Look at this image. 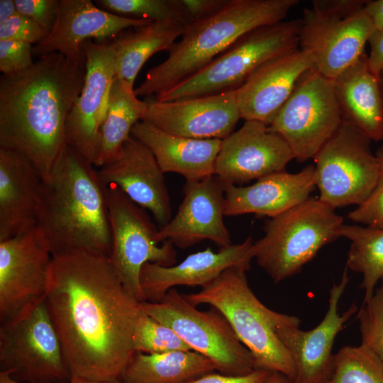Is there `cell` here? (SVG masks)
Here are the masks:
<instances>
[{"instance_id":"cell-1","label":"cell","mask_w":383,"mask_h":383,"mask_svg":"<svg viewBox=\"0 0 383 383\" xmlns=\"http://www.w3.org/2000/svg\"><path fill=\"white\" fill-rule=\"evenodd\" d=\"M45 301L70 378L120 379L135 352L141 301L109 256L84 251L53 256Z\"/></svg>"},{"instance_id":"cell-2","label":"cell","mask_w":383,"mask_h":383,"mask_svg":"<svg viewBox=\"0 0 383 383\" xmlns=\"http://www.w3.org/2000/svg\"><path fill=\"white\" fill-rule=\"evenodd\" d=\"M86 64L54 52L0 78V148L18 152L46 179L67 143L68 115L84 84Z\"/></svg>"},{"instance_id":"cell-3","label":"cell","mask_w":383,"mask_h":383,"mask_svg":"<svg viewBox=\"0 0 383 383\" xmlns=\"http://www.w3.org/2000/svg\"><path fill=\"white\" fill-rule=\"evenodd\" d=\"M35 228L52 256L79 251L110 255L106 186L98 169L68 145L43 179Z\"/></svg>"},{"instance_id":"cell-4","label":"cell","mask_w":383,"mask_h":383,"mask_svg":"<svg viewBox=\"0 0 383 383\" xmlns=\"http://www.w3.org/2000/svg\"><path fill=\"white\" fill-rule=\"evenodd\" d=\"M299 0H228L216 13L186 25L162 63L134 89L137 96L170 90L206 67L249 32L284 21Z\"/></svg>"},{"instance_id":"cell-5","label":"cell","mask_w":383,"mask_h":383,"mask_svg":"<svg viewBox=\"0 0 383 383\" xmlns=\"http://www.w3.org/2000/svg\"><path fill=\"white\" fill-rule=\"evenodd\" d=\"M248 270L230 267L200 291L184 296L194 306L208 304L226 318L251 353L256 370L282 374L292 382L294 360L277 335L286 314L270 309L257 298L248 284Z\"/></svg>"},{"instance_id":"cell-6","label":"cell","mask_w":383,"mask_h":383,"mask_svg":"<svg viewBox=\"0 0 383 383\" xmlns=\"http://www.w3.org/2000/svg\"><path fill=\"white\" fill-rule=\"evenodd\" d=\"M343 218L318 199L266 221L265 235L253 243L254 258L279 283L299 273L326 245L340 237Z\"/></svg>"},{"instance_id":"cell-7","label":"cell","mask_w":383,"mask_h":383,"mask_svg":"<svg viewBox=\"0 0 383 383\" xmlns=\"http://www.w3.org/2000/svg\"><path fill=\"white\" fill-rule=\"evenodd\" d=\"M301 26V19H293L249 32L203 70L155 99L170 101L236 90L266 62L299 48Z\"/></svg>"},{"instance_id":"cell-8","label":"cell","mask_w":383,"mask_h":383,"mask_svg":"<svg viewBox=\"0 0 383 383\" xmlns=\"http://www.w3.org/2000/svg\"><path fill=\"white\" fill-rule=\"evenodd\" d=\"M367 0H313L304 10L299 48L313 68L334 79L365 52L375 30L364 11Z\"/></svg>"},{"instance_id":"cell-9","label":"cell","mask_w":383,"mask_h":383,"mask_svg":"<svg viewBox=\"0 0 383 383\" xmlns=\"http://www.w3.org/2000/svg\"><path fill=\"white\" fill-rule=\"evenodd\" d=\"M140 306L174 331L192 350L211 360L219 372L243 375L256 370L251 353L216 309L200 311L175 289L160 301H143Z\"/></svg>"},{"instance_id":"cell-10","label":"cell","mask_w":383,"mask_h":383,"mask_svg":"<svg viewBox=\"0 0 383 383\" xmlns=\"http://www.w3.org/2000/svg\"><path fill=\"white\" fill-rule=\"evenodd\" d=\"M0 372L23 383L67 382L70 379L45 300L1 323Z\"/></svg>"},{"instance_id":"cell-11","label":"cell","mask_w":383,"mask_h":383,"mask_svg":"<svg viewBox=\"0 0 383 383\" xmlns=\"http://www.w3.org/2000/svg\"><path fill=\"white\" fill-rule=\"evenodd\" d=\"M371 140L350 123H342L314 157L318 199L333 209L359 206L374 188L379 162Z\"/></svg>"},{"instance_id":"cell-12","label":"cell","mask_w":383,"mask_h":383,"mask_svg":"<svg viewBox=\"0 0 383 383\" xmlns=\"http://www.w3.org/2000/svg\"><path fill=\"white\" fill-rule=\"evenodd\" d=\"M333 79L313 67L298 80L268 128L289 146L294 159L314 158L343 122Z\"/></svg>"},{"instance_id":"cell-13","label":"cell","mask_w":383,"mask_h":383,"mask_svg":"<svg viewBox=\"0 0 383 383\" xmlns=\"http://www.w3.org/2000/svg\"><path fill=\"white\" fill-rule=\"evenodd\" d=\"M111 248L109 257L127 289L145 301L140 274L147 262L162 266L176 264L173 243L157 240L158 230L146 210L130 199L116 185H106Z\"/></svg>"},{"instance_id":"cell-14","label":"cell","mask_w":383,"mask_h":383,"mask_svg":"<svg viewBox=\"0 0 383 383\" xmlns=\"http://www.w3.org/2000/svg\"><path fill=\"white\" fill-rule=\"evenodd\" d=\"M53 256L34 227L0 241V321L45 300Z\"/></svg>"},{"instance_id":"cell-15","label":"cell","mask_w":383,"mask_h":383,"mask_svg":"<svg viewBox=\"0 0 383 383\" xmlns=\"http://www.w3.org/2000/svg\"><path fill=\"white\" fill-rule=\"evenodd\" d=\"M86 75L82 91L66 121L65 140L95 166L101 146V127L115 78V52L111 40H87L82 45Z\"/></svg>"},{"instance_id":"cell-16","label":"cell","mask_w":383,"mask_h":383,"mask_svg":"<svg viewBox=\"0 0 383 383\" xmlns=\"http://www.w3.org/2000/svg\"><path fill=\"white\" fill-rule=\"evenodd\" d=\"M349 280L345 266L340 282L333 284L329 291L326 313L314 328L301 330L300 319L287 314L277 326V335L294 360L295 377L292 383H326L329 379L335 339L358 309L353 304L342 314L338 313V304Z\"/></svg>"},{"instance_id":"cell-17","label":"cell","mask_w":383,"mask_h":383,"mask_svg":"<svg viewBox=\"0 0 383 383\" xmlns=\"http://www.w3.org/2000/svg\"><path fill=\"white\" fill-rule=\"evenodd\" d=\"M294 159L286 141L257 121L243 125L222 140L215 174L223 184H242L285 171Z\"/></svg>"},{"instance_id":"cell-18","label":"cell","mask_w":383,"mask_h":383,"mask_svg":"<svg viewBox=\"0 0 383 383\" xmlns=\"http://www.w3.org/2000/svg\"><path fill=\"white\" fill-rule=\"evenodd\" d=\"M150 22L110 13L90 0H60L54 26L45 38L33 47V55L41 57L58 52L74 62L86 64L82 50L86 41L112 40L126 30Z\"/></svg>"},{"instance_id":"cell-19","label":"cell","mask_w":383,"mask_h":383,"mask_svg":"<svg viewBox=\"0 0 383 383\" xmlns=\"http://www.w3.org/2000/svg\"><path fill=\"white\" fill-rule=\"evenodd\" d=\"M141 121L170 133L223 140L241 118L235 90L170 101L148 100Z\"/></svg>"},{"instance_id":"cell-20","label":"cell","mask_w":383,"mask_h":383,"mask_svg":"<svg viewBox=\"0 0 383 383\" xmlns=\"http://www.w3.org/2000/svg\"><path fill=\"white\" fill-rule=\"evenodd\" d=\"M223 216L224 184L216 174L186 181L184 198L177 212L158 230L157 240H170L180 248H189L204 240H210L220 248L228 246L232 242Z\"/></svg>"},{"instance_id":"cell-21","label":"cell","mask_w":383,"mask_h":383,"mask_svg":"<svg viewBox=\"0 0 383 383\" xmlns=\"http://www.w3.org/2000/svg\"><path fill=\"white\" fill-rule=\"evenodd\" d=\"M103 183L116 185L130 199L149 211L159 229L172 219L164 174L151 151L132 135L119 155L99 167Z\"/></svg>"},{"instance_id":"cell-22","label":"cell","mask_w":383,"mask_h":383,"mask_svg":"<svg viewBox=\"0 0 383 383\" xmlns=\"http://www.w3.org/2000/svg\"><path fill=\"white\" fill-rule=\"evenodd\" d=\"M253 243L249 236L241 243L220 248L217 252L208 248L190 254L172 266L145 263L140 274L145 301L157 302L176 286L203 287L232 267L249 270L254 258Z\"/></svg>"},{"instance_id":"cell-23","label":"cell","mask_w":383,"mask_h":383,"mask_svg":"<svg viewBox=\"0 0 383 383\" xmlns=\"http://www.w3.org/2000/svg\"><path fill=\"white\" fill-rule=\"evenodd\" d=\"M313 67L312 57L300 48L262 65L235 90L241 118L260 121L269 126L299 78Z\"/></svg>"},{"instance_id":"cell-24","label":"cell","mask_w":383,"mask_h":383,"mask_svg":"<svg viewBox=\"0 0 383 383\" xmlns=\"http://www.w3.org/2000/svg\"><path fill=\"white\" fill-rule=\"evenodd\" d=\"M43 179L17 152L0 148V241L35 226Z\"/></svg>"},{"instance_id":"cell-25","label":"cell","mask_w":383,"mask_h":383,"mask_svg":"<svg viewBox=\"0 0 383 383\" xmlns=\"http://www.w3.org/2000/svg\"><path fill=\"white\" fill-rule=\"evenodd\" d=\"M316 188L313 165L296 173L268 174L248 187L224 184L225 216L254 213L272 218L309 199Z\"/></svg>"},{"instance_id":"cell-26","label":"cell","mask_w":383,"mask_h":383,"mask_svg":"<svg viewBox=\"0 0 383 383\" xmlns=\"http://www.w3.org/2000/svg\"><path fill=\"white\" fill-rule=\"evenodd\" d=\"M131 135L153 154L163 173L175 172L186 181H196L215 174L221 139H196L177 135L140 121Z\"/></svg>"},{"instance_id":"cell-27","label":"cell","mask_w":383,"mask_h":383,"mask_svg":"<svg viewBox=\"0 0 383 383\" xmlns=\"http://www.w3.org/2000/svg\"><path fill=\"white\" fill-rule=\"evenodd\" d=\"M333 81L343 120L371 141L383 140V84L369 68L367 54Z\"/></svg>"},{"instance_id":"cell-28","label":"cell","mask_w":383,"mask_h":383,"mask_svg":"<svg viewBox=\"0 0 383 383\" xmlns=\"http://www.w3.org/2000/svg\"><path fill=\"white\" fill-rule=\"evenodd\" d=\"M185 26L174 21H155L121 32L111 40L115 77L134 89L135 79L144 64L155 53L169 51Z\"/></svg>"},{"instance_id":"cell-29","label":"cell","mask_w":383,"mask_h":383,"mask_svg":"<svg viewBox=\"0 0 383 383\" xmlns=\"http://www.w3.org/2000/svg\"><path fill=\"white\" fill-rule=\"evenodd\" d=\"M216 370L211 360L193 350L160 354L135 351L120 380L122 383H183Z\"/></svg>"},{"instance_id":"cell-30","label":"cell","mask_w":383,"mask_h":383,"mask_svg":"<svg viewBox=\"0 0 383 383\" xmlns=\"http://www.w3.org/2000/svg\"><path fill=\"white\" fill-rule=\"evenodd\" d=\"M134 89L116 77L113 80L106 115L101 127V146L96 167L111 162L119 155L131 136L133 127L146 112V101H140Z\"/></svg>"},{"instance_id":"cell-31","label":"cell","mask_w":383,"mask_h":383,"mask_svg":"<svg viewBox=\"0 0 383 383\" xmlns=\"http://www.w3.org/2000/svg\"><path fill=\"white\" fill-rule=\"evenodd\" d=\"M340 237L350 241L346 267L362 275L363 301L369 299L383 279V228L343 224Z\"/></svg>"},{"instance_id":"cell-32","label":"cell","mask_w":383,"mask_h":383,"mask_svg":"<svg viewBox=\"0 0 383 383\" xmlns=\"http://www.w3.org/2000/svg\"><path fill=\"white\" fill-rule=\"evenodd\" d=\"M326 383H383V365L362 344L346 345L334 355Z\"/></svg>"},{"instance_id":"cell-33","label":"cell","mask_w":383,"mask_h":383,"mask_svg":"<svg viewBox=\"0 0 383 383\" xmlns=\"http://www.w3.org/2000/svg\"><path fill=\"white\" fill-rule=\"evenodd\" d=\"M101 9L127 18L151 21L170 20L184 26L190 19L181 0H97Z\"/></svg>"},{"instance_id":"cell-34","label":"cell","mask_w":383,"mask_h":383,"mask_svg":"<svg viewBox=\"0 0 383 383\" xmlns=\"http://www.w3.org/2000/svg\"><path fill=\"white\" fill-rule=\"evenodd\" d=\"M133 343L134 351L146 354L192 350L174 331L142 309L135 323Z\"/></svg>"},{"instance_id":"cell-35","label":"cell","mask_w":383,"mask_h":383,"mask_svg":"<svg viewBox=\"0 0 383 383\" xmlns=\"http://www.w3.org/2000/svg\"><path fill=\"white\" fill-rule=\"evenodd\" d=\"M362 343L383 365V279L357 313Z\"/></svg>"},{"instance_id":"cell-36","label":"cell","mask_w":383,"mask_h":383,"mask_svg":"<svg viewBox=\"0 0 383 383\" xmlns=\"http://www.w3.org/2000/svg\"><path fill=\"white\" fill-rule=\"evenodd\" d=\"M379 162L377 182L367 199L348 213V218L363 226L383 228V146L376 152Z\"/></svg>"},{"instance_id":"cell-37","label":"cell","mask_w":383,"mask_h":383,"mask_svg":"<svg viewBox=\"0 0 383 383\" xmlns=\"http://www.w3.org/2000/svg\"><path fill=\"white\" fill-rule=\"evenodd\" d=\"M31 44L10 40H0V71L4 75L12 74L31 67L33 60Z\"/></svg>"},{"instance_id":"cell-38","label":"cell","mask_w":383,"mask_h":383,"mask_svg":"<svg viewBox=\"0 0 383 383\" xmlns=\"http://www.w3.org/2000/svg\"><path fill=\"white\" fill-rule=\"evenodd\" d=\"M48 33L35 21L18 13L0 23V40H10L38 44Z\"/></svg>"},{"instance_id":"cell-39","label":"cell","mask_w":383,"mask_h":383,"mask_svg":"<svg viewBox=\"0 0 383 383\" xmlns=\"http://www.w3.org/2000/svg\"><path fill=\"white\" fill-rule=\"evenodd\" d=\"M18 12L28 16L47 33L56 20L59 0H14Z\"/></svg>"},{"instance_id":"cell-40","label":"cell","mask_w":383,"mask_h":383,"mask_svg":"<svg viewBox=\"0 0 383 383\" xmlns=\"http://www.w3.org/2000/svg\"><path fill=\"white\" fill-rule=\"evenodd\" d=\"M272 372L255 370L243 375H231L211 372L187 380L183 383H266Z\"/></svg>"},{"instance_id":"cell-41","label":"cell","mask_w":383,"mask_h":383,"mask_svg":"<svg viewBox=\"0 0 383 383\" xmlns=\"http://www.w3.org/2000/svg\"><path fill=\"white\" fill-rule=\"evenodd\" d=\"M190 21L209 17L220 11L228 0H181Z\"/></svg>"},{"instance_id":"cell-42","label":"cell","mask_w":383,"mask_h":383,"mask_svg":"<svg viewBox=\"0 0 383 383\" xmlns=\"http://www.w3.org/2000/svg\"><path fill=\"white\" fill-rule=\"evenodd\" d=\"M370 52L367 55L369 68L375 75L383 72V30H374L369 38Z\"/></svg>"},{"instance_id":"cell-43","label":"cell","mask_w":383,"mask_h":383,"mask_svg":"<svg viewBox=\"0 0 383 383\" xmlns=\"http://www.w3.org/2000/svg\"><path fill=\"white\" fill-rule=\"evenodd\" d=\"M363 9L374 29L383 30V0H367Z\"/></svg>"},{"instance_id":"cell-44","label":"cell","mask_w":383,"mask_h":383,"mask_svg":"<svg viewBox=\"0 0 383 383\" xmlns=\"http://www.w3.org/2000/svg\"><path fill=\"white\" fill-rule=\"evenodd\" d=\"M18 10L13 0L0 1V23L17 14Z\"/></svg>"},{"instance_id":"cell-45","label":"cell","mask_w":383,"mask_h":383,"mask_svg":"<svg viewBox=\"0 0 383 383\" xmlns=\"http://www.w3.org/2000/svg\"><path fill=\"white\" fill-rule=\"evenodd\" d=\"M65 383H122L120 379L111 380V381H96L88 379L79 377H73L70 379Z\"/></svg>"},{"instance_id":"cell-46","label":"cell","mask_w":383,"mask_h":383,"mask_svg":"<svg viewBox=\"0 0 383 383\" xmlns=\"http://www.w3.org/2000/svg\"><path fill=\"white\" fill-rule=\"evenodd\" d=\"M266 383H292L286 376L278 372H272Z\"/></svg>"},{"instance_id":"cell-47","label":"cell","mask_w":383,"mask_h":383,"mask_svg":"<svg viewBox=\"0 0 383 383\" xmlns=\"http://www.w3.org/2000/svg\"><path fill=\"white\" fill-rule=\"evenodd\" d=\"M0 383H23L18 382L11 377L7 373L4 372H0ZM65 383V382H59Z\"/></svg>"},{"instance_id":"cell-48","label":"cell","mask_w":383,"mask_h":383,"mask_svg":"<svg viewBox=\"0 0 383 383\" xmlns=\"http://www.w3.org/2000/svg\"><path fill=\"white\" fill-rule=\"evenodd\" d=\"M380 77H381L382 84H383V72L381 74Z\"/></svg>"}]
</instances>
